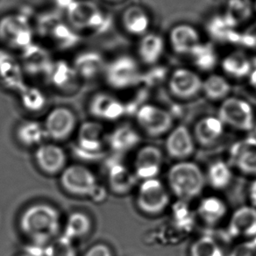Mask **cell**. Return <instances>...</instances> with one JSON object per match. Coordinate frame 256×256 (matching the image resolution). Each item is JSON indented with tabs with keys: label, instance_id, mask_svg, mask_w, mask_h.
<instances>
[{
	"label": "cell",
	"instance_id": "25",
	"mask_svg": "<svg viewBox=\"0 0 256 256\" xmlns=\"http://www.w3.org/2000/svg\"><path fill=\"white\" fill-rule=\"evenodd\" d=\"M46 38L53 42L57 48L70 50L78 46L81 42V36L78 31L60 20L50 30Z\"/></svg>",
	"mask_w": 256,
	"mask_h": 256
},
{
	"label": "cell",
	"instance_id": "44",
	"mask_svg": "<svg viewBox=\"0 0 256 256\" xmlns=\"http://www.w3.org/2000/svg\"><path fill=\"white\" fill-rule=\"evenodd\" d=\"M84 256H114L112 250L104 243H96L92 246Z\"/></svg>",
	"mask_w": 256,
	"mask_h": 256
},
{
	"label": "cell",
	"instance_id": "36",
	"mask_svg": "<svg viewBox=\"0 0 256 256\" xmlns=\"http://www.w3.org/2000/svg\"><path fill=\"white\" fill-rule=\"evenodd\" d=\"M251 0H229L226 14L224 15L228 23L235 28L248 20L252 12Z\"/></svg>",
	"mask_w": 256,
	"mask_h": 256
},
{
	"label": "cell",
	"instance_id": "22",
	"mask_svg": "<svg viewBox=\"0 0 256 256\" xmlns=\"http://www.w3.org/2000/svg\"><path fill=\"white\" fill-rule=\"evenodd\" d=\"M166 150L170 156L178 160L192 156L194 151V140L188 129L184 126L174 128L168 137Z\"/></svg>",
	"mask_w": 256,
	"mask_h": 256
},
{
	"label": "cell",
	"instance_id": "49",
	"mask_svg": "<svg viewBox=\"0 0 256 256\" xmlns=\"http://www.w3.org/2000/svg\"><path fill=\"white\" fill-rule=\"evenodd\" d=\"M17 256H34L31 254H29V252H24V254H18Z\"/></svg>",
	"mask_w": 256,
	"mask_h": 256
},
{
	"label": "cell",
	"instance_id": "50",
	"mask_svg": "<svg viewBox=\"0 0 256 256\" xmlns=\"http://www.w3.org/2000/svg\"><path fill=\"white\" fill-rule=\"evenodd\" d=\"M108 1H110V2H118V1H120V0H108Z\"/></svg>",
	"mask_w": 256,
	"mask_h": 256
},
{
	"label": "cell",
	"instance_id": "38",
	"mask_svg": "<svg viewBox=\"0 0 256 256\" xmlns=\"http://www.w3.org/2000/svg\"><path fill=\"white\" fill-rule=\"evenodd\" d=\"M202 90L208 98L220 100L228 96L231 86L223 76L212 75L204 81Z\"/></svg>",
	"mask_w": 256,
	"mask_h": 256
},
{
	"label": "cell",
	"instance_id": "47",
	"mask_svg": "<svg viewBox=\"0 0 256 256\" xmlns=\"http://www.w3.org/2000/svg\"><path fill=\"white\" fill-rule=\"evenodd\" d=\"M249 198L254 206H256V180L252 182L249 190Z\"/></svg>",
	"mask_w": 256,
	"mask_h": 256
},
{
	"label": "cell",
	"instance_id": "6",
	"mask_svg": "<svg viewBox=\"0 0 256 256\" xmlns=\"http://www.w3.org/2000/svg\"><path fill=\"white\" fill-rule=\"evenodd\" d=\"M60 185L66 192L78 196H92L98 188L96 176L89 168L73 164L60 173Z\"/></svg>",
	"mask_w": 256,
	"mask_h": 256
},
{
	"label": "cell",
	"instance_id": "41",
	"mask_svg": "<svg viewBox=\"0 0 256 256\" xmlns=\"http://www.w3.org/2000/svg\"><path fill=\"white\" fill-rule=\"evenodd\" d=\"M190 256H224V251L215 238L204 236L192 244Z\"/></svg>",
	"mask_w": 256,
	"mask_h": 256
},
{
	"label": "cell",
	"instance_id": "13",
	"mask_svg": "<svg viewBox=\"0 0 256 256\" xmlns=\"http://www.w3.org/2000/svg\"><path fill=\"white\" fill-rule=\"evenodd\" d=\"M34 159L37 166L45 174H60L67 167L65 151L54 143H42L37 146Z\"/></svg>",
	"mask_w": 256,
	"mask_h": 256
},
{
	"label": "cell",
	"instance_id": "42",
	"mask_svg": "<svg viewBox=\"0 0 256 256\" xmlns=\"http://www.w3.org/2000/svg\"><path fill=\"white\" fill-rule=\"evenodd\" d=\"M60 18L56 12L48 11L42 12L40 15L36 22V30L40 36L46 38V36L57 22H60Z\"/></svg>",
	"mask_w": 256,
	"mask_h": 256
},
{
	"label": "cell",
	"instance_id": "20",
	"mask_svg": "<svg viewBox=\"0 0 256 256\" xmlns=\"http://www.w3.org/2000/svg\"><path fill=\"white\" fill-rule=\"evenodd\" d=\"M228 234L232 238L256 237V209L243 206L232 214L228 226Z\"/></svg>",
	"mask_w": 256,
	"mask_h": 256
},
{
	"label": "cell",
	"instance_id": "4",
	"mask_svg": "<svg viewBox=\"0 0 256 256\" xmlns=\"http://www.w3.org/2000/svg\"><path fill=\"white\" fill-rule=\"evenodd\" d=\"M34 30L28 15L14 12L0 18V42L12 50H22L34 42Z\"/></svg>",
	"mask_w": 256,
	"mask_h": 256
},
{
	"label": "cell",
	"instance_id": "48",
	"mask_svg": "<svg viewBox=\"0 0 256 256\" xmlns=\"http://www.w3.org/2000/svg\"><path fill=\"white\" fill-rule=\"evenodd\" d=\"M249 80H250V84L256 90V68L250 73Z\"/></svg>",
	"mask_w": 256,
	"mask_h": 256
},
{
	"label": "cell",
	"instance_id": "46",
	"mask_svg": "<svg viewBox=\"0 0 256 256\" xmlns=\"http://www.w3.org/2000/svg\"><path fill=\"white\" fill-rule=\"evenodd\" d=\"M53 1L54 4L59 10L66 12L76 0H53Z\"/></svg>",
	"mask_w": 256,
	"mask_h": 256
},
{
	"label": "cell",
	"instance_id": "40",
	"mask_svg": "<svg viewBox=\"0 0 256 256\" xmlns=\"http://www.w3.org/2000/svg\"><path fill=\"white\" fill-rule=\"evenodd\" d=\"M43 256H78L74 240L62 235L46 244Z\"/></svg>",
	"mask_w": 256,
	"mask_h": 256
},
{
	"label": "cell",
	"instance_id": "11",
	"mask_svg": "<svg viewBox=\"0 0 256 256\" xmlns=\"http://www.w3.org/2000/svg\"><path fill=\"white\" fill-rule=\"evenodd\" d=\"M136 120L140 126L151 136H162L173 126L170 114L151 104L140 107L136 114Z\"/></svg>",
	"mask_w": 256,
	"mask_h": 256
},
{
	"label": "cell",
	"instance_id": "7",
	"mask_svg": "<svg viewBox=\"0 0 256 256\" xmlns=\"http://www.w3.org/2000/svg\"><path fill=\"white\" fill-rule=\"evenodd\" d=\"M170 203L167 190L156 178L143 180L140 186L136 204L144 214L156 215L162 212Z\"/></svg>",
	"mask_w": 256,
	"mask_h": 256
},
{
	"label": "cell",
	"instance_id": "18",
	"mask_svg": "<svg viewBox=\"0 0 256 256\" xmlns=\"http://www.w3.org/2000/svg\"><path fill=\"white\" fill-rule=\"evenodd\" d=\"M168 86L174 96L180 98H190L196 96L202 90L203 82L200 76L192 70L178 68L171 75Z\"/></svg>",
	"mask_w": 256,
	"mask_h": 256
},
{
	"label": "cell",
	"instance_id": "31",
	"mask_svg": "<svg viewBox=\"0 0 256 256\" xmlns=\"http://www.w3.org/2000/svg\"><path fill=\"white\" fill-rule=\"evenodd\" d=\"M164 50V39L156 34H150L140 42L138 53L144 64H154L160 59Z\"/></svg>",
	"mask_w": 256,
	"mask_h": 256
},
{
	"label": "cell",
	"instance_id": "39",
	"mask_svg": "<svg viewBox=\"0 0 256 256\" xmlns=\"http://www.w3.org/2000/svg\"><path fill=\"white\" fill-rule=\"evenodd\" d=\"M196 66L203 70H210L217 64V56L209 44L200 43L190 54Z\"/></svg>",
	"mask_w": 256,
	"mask_h": 256
},
{
	"label": "cell",
	"instance_id": "8",
	"mask_svg": "<svg viewBox=\"0 0 256 256\" xmlns=\"http://www.w3.org/2000/svg\"><path fill=\"white\" fill-rule=\"evenodd\" d=\"M78 118L68 107H54L48 114L43 122L46 137L56 142L68 139L75 132Z\"/></svg>",
	"mask_w": 256,
	"mask_h": 256
},
{
	"label": "cell",
	"instance_id": "28",
	"mask_svg": "<svg viewBox=\"0 0 256 256\" xmlns=\"http://www.w3.org/2000/svg\"><path fill=\"white\" fill-rule=\"evenodd\" d=\"M18 142L26 146H38L42 144L46 134L43 123L37 120H25L16 129Z\"/></svg>",
	"mask_w": 256,
	"mask_h": 256
},
{
	"label": "cell",
	"instance_id": "26",
	"mask_svg": "<svg viewBox=\"0 0 256 256\" xmlns=\"http://www.w3.org/2000/svg\"><path fill=\"white\" fill-rule=\"evenodd\" d=\"M107 142L112 150L122 153L134 148L139 143L140 136L131 126L122 124L110 132Z\"/></svg>",
	"mask_w": 256,
	"mask_h": 256
},
{
	"label": "cell",
	"instance_id": "5",
	"mask_svg": "<svg viewBox=\"0 0 256 256\" xmlns=\"http://www.w3.org/2000/svg\"><path fill=\"white\" fill-rule=\"evenodd\" d=\"M103 76L107 86L118 90L129 89L142 78L138 62L128 54L118 56L106 62Z\"/></svg>",
	"mask_w": 256,
	"mask_h": 256
},
{
	"label": "cell",
	"instance_id": "15",
	"mask_svg": "<svg viewBox=\"0 0 256 256\" xmlns=\"http://www.w3.org/2000/svg\"><path fill=\"white\" fill-rule=\"evenodd\" d=\"M79 78L93 80L103 75L106 62L96 50H84L78 54L72 62Z\"/></svg>",
	"mask_w": 256,
	"mask_h": 256
},
{
	"label": "cell",
	"instance_id": "2",
	"mask_svg": "<svg viewBox=\"0 0 256 256\" xmlns=\"http://www.w3.org/2000/svg\"><path fill=\"white\" fill-rule=\"evenodd\" d=\"M66 14L68 24L78 32H104L112 26L110 16L92 0H76Z\"/></svg>",
	"mask_w": 256,
	"mask_h": 256
},
{
	"label": "cell",
	"instance_id": "17",
	"mask_svg": "<svg viewBox=\"0 0 256 256\" xmlns=\"http://www.w3.org/2000/svg\"><path fill=\"white\" fill-rule=\"evenodd\" d=\"M230 160L242 173L256 174V138L248 137L234 144Z\"/></svg>",
	"mask_w": 256,
	"mask_h": 256
},
{
	"label": "cell",
	"instance_id": "29",
	"mask_svg": "<svg viewBox=\"0 0 256 256\" xmlns=\"http://www.w3.org/2000/svg\"><path fill=\"white\" fill-rule=\"evenodd\" d=\"M137 176L122 164H114L109 170V184L115 193L126 194L136 184Z\"/></svg>",
	"mask_w": 256,
	"mask_h": 256
},
{
	"label": "cell",
	"instance_id": "9",
	"mask_svg": "<svg viewBox=\"0 0 256 256\" xmlns=\"http://www.w3.org/2000/svg\"><path fill=\"white\" fill-rule=\"evenodd\" d=\"M218 118L224 124L242 131H248L254 128L252 107L240 98H230L224 100L218 110Z\"/></svg>",
	"mask_w": 256,
	"mask_h": 256
},
{
	"label": "cell",
	"instance_id": "10",
	"mask_svg": "<svg viewBox=\"0 0 256 256\" xmlns=\"http://www.w3.org/2000/svg\"><path fill=\"white\" fill-rule=\"evenodd\" d=\"M20 52V64L26 76L46 78L54 60L46 48L32 42Z\"/></svg>",
	"mask_w": 256,
	"mask_h": 256
},
{
	"label": "cell",
	"instance_id": "51",
	"mask_svg": "<svg viewBox=\"0 0 256 256\" xmlns=\"http://www.w3.org/2000/svg\"></svg>",
	"mask_w": 256,
	"mask_h": 256
},
{
	"label": "cell",
	"instance_id": "27",
	"mask_svg": "<svg viewBox=\"0 0 256 256\" xmlns=\"http://www.w3.org/2000/svg\"><path fill=\"white\" fill-rule=\"evenodd\" d=\"M124 30L132 36H142L150 26V18L142 8L132 6L126 8L121 17Z\"/></svg>",
	"mask_w": 256,
	"mask_h": 256
},
{
	"label": "cell",
	"instance_id": "45",
	"mask_svg": "<svg viewBox=\"0 0 256 256\" xmlns=\"http://www.w3.org/2000/svg\"><path fill=\"white\" fill-rule=\"evenodd\" d=\"M240 43L248 48H256V22L242 34Z\"/></svg>",
	"mask_w": 256,
	"mask_h": 256
},
{
	"label": "cell",
	"instance_id": "33",
	"mask_svg": "<svg viewBox=\"0 0 256 256\" xmlns=\"http://www.w3.org/2000/svg\"><path fill=\"white\" fill-rule=\"evenodd\" d=\"M222 68L228 75L236 78H242L250 75L252 72V64L245 54L234 52L223 60Z\"/></svg>",
	"mask_w": 256,
	"mask_h": 256
},
{
	"label": "cell",
	"instance_id": "1",
	"mask_svg": "<svg viewBox=\"0 0 256 256\" xmlns=\"http://www.w3.org/2000/svg\"><path fill=\"white\" fill-rule=\"evenodd\" d=\"M18 226L32 244L46 246L60 232V214L56 207L48 204H34L22 212Z\"/></svg>",
	"mask_w": 256,
	"mask_h": 256
},
{
	"label": "cell",
	"instance_id": "24",
	"mask_svg": "<svg viewBox=\"0 0 256 256\" xmlns=\"http://www.w3.org/2000/svg\"><path fill=\"white\" fill-rule=\"evenodd\" d=\"M171 46L178 54H190L200 42V34L190 25H178L171 30Z\"/></svg>",
	"mask_w": 256,
	"mask_h": 256
},
{
	"label": "cell",
	"instance_id": "16",
	"mask_svg": "<svg viewBox=\"0 0 256 256\" xmlns=\"http://www.w3.org/2000/svg\"><path fill=\"white\" fill-rule=\"evenodd\" d=\"M46 79L54 89L64 92H74L80 80L72 64L62 59L54 60Z\"/></svg>",
	"mask_w": 256,
	"mask_h": 256
},
{
	"label": "cell",
	"instance_id": "21",
	"mask_svg": "<svg viewBox=\"0 0 256 256\" xmlns=\"http://www.w3.org/2000/svg\"><path fill=\"white\" fill-rule=\"evenodd\" d=\"M104 128L102 124L87 121L81 126L78 132L79 151L90 154L101 153L104 146Z\"/></svg>",
	"mask_w": 256,
	"mask_h": 256
},
{
	"label": "cell",
	"instance_id": "23",
	"mask_svg": "<svg viewBox=\"0 0 256 256\" xmlns=\"http://www.w3.org/2000/svg\"><path fill=\"white\" fill-rule=\"evenodd\" d=\"M224 123L218 117H206L196 123L194 134L202 146H212L220 139L224 134Z\"/></svg>",
	"mask_w": 256,
	"mask_h": 256
},
{
	"label": "cell",
	"instance_id": "35",
	"mask_svg": "<svg viewBox=\"0 0 256 256\" xmlns=\"http://www.w3.org/2000/svg\"><path fill=\"white\" fill-rule=\"evenodd\" d=\"M18 94L22 106L29 112H39L46 106V95L36 86L26 84Z\"/></svg>",
	"mask_w": 256,
	"mask_h": 256
},
{
	"label": "cell",
	"instance_id": "32",
	"mask_svg": "<svg viewBox=\"0 0 256 256\" xmlns=\"http://www.w3.org/2000/svg\"><path fill=\"white\" fill-rule=\"evenodd\" d=\"M208 32L210 36L222 42L240 43L242 34L235 31L224 16H216L208 24Z\"/></svg>",
	"mask_w": 256,
	"mask_h": 256
},
{
	"label": "cell",
	"instance_id": "37",
	"mask_svg": "<svg viewBox=\"0 0 256 256\" xmlns=\"http://www.w3.org/2000/svg\"><path fill=\"white\" fill-rule=\"evenodd\" d=\"M232 178L230 167L224 162H216L210 165L207 178L212 187L217 190L226 188Z\"/></svg>",
	"mask_w": 256,
	"mask_h": 256
},
{
	"label": "cell",
	"instance_id": "19",
	"mask_svg": "<svg viewBox=\"0 0 256 256\" xmlns=\"http://www.w3.org/2000/svg\"><path fill=\"white\" fill-rule=\"evenodd\" d=\"M162 162V153L154 146L140 148L134 160V174L137 178L146 180L156 178Z\"/></svg>",
	"mask_w": 256,
	"mask_h": 256
},
{
	"label": "cell",
	"instance_id": "43",
	"mask_svg": "<svg viewBox=\"0 0 256 256\" xmlns=\"http://www.w3.org/2000/svg\"><path fill=\"white\" fill-rule=\"evenodd\" d=\"M229 256H256V240L236 246Z\"/></svg>",
	"mask_w": 256,
	"mask_h": 256
},
{
	"label": "cell",
	"instance_id": "3",
	"mask_svg": "<svg viewBox=\"0 0 256 256\" xmlns=\"http://www.w3.org/2000/svg\"><path fill=\"white\" fill-rule=\"evenodd\" d=\"M168 180L176 196L184 200L198 196L206 182L200 168L188 162H182L172 166L168 171Z\"/></svg>",
	"mask_w": 256,
	"mask_h": 256
},
{
	"label": "cell",
	"instance_id": "14",
	"mask_svg": "<svg viewBox=\"0 0 256 256\" xmlns=\"http://www.w3.org/2000/svg\"><path fill=\"white\" fill-rule=\"evenodd\" d=\"M88 110L98 120L115 121L124 115L126 106L116 96L107 92H98L90 98Z\"/></svg>",
	"mask_w": 256,
	"mask_h": 256
},
{
	"label": "cell",
	"instance_id": "12",
	"mask_svg": "<svg viewBox=\"0 0 256 256\" xmlns=\"http://www.w3.org/2000/svg\"><path fill=\"white\" fill-rule=\"evenodd\" d=\"M0 84L17 93L26 86V74L20 60L3 48H0Z\"/></svg>",
	"mask_w": 256,
	"mask_h": 256
},
{
	"label": "cell",
	"instance_id": "30",
	"mask_svg": "<svg viewBox=\"0 0 256 256\" xmlns=\"http://www.w3.org/2000/svg\"><path fill=\"white\" fill-rule=\"evenodd\" d=\"M226 206L218 198L210 196L201 201L198 208L200 218L208 226H215L224 218Z\"/></svg>",
	"mask_w": 256,
	"mask_h": 256
},
{
	"label": "cell",
	"instance_id": "34",
	"mask_svg": "<svg viewBox=\"0 0 256 256\" xmlns=\"http://www.w3.org/2000/svg\"><path fill=\"white\" fill-rule=\"evenodd\" d=\"M92 226V223L87 214L76 212L68 216L64 235L72 240L84 238L90 232Z\"/></svg>",
	"mask_w": 256,
	"mask_h": 256
}]
</instances>
